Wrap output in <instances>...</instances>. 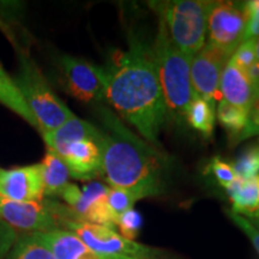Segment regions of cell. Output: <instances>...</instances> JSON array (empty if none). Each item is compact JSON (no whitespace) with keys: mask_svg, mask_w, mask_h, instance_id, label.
Returning <instances> with one entry per match:
<instances>
[{"mask_svg":"<svg viewBox=\"0 0 259 259\" xmlns=\"http://www.w3.org/2000/svg\"><path fill=\"white\" fill-rule=\"evenodd\" d=\"M105 70V97L145 142L158 143L167 119V107L158 78L154 52L137 38L118 52Z\"/></svg>","mask_w":259,"mask_h":259,"instance_id":"1","label":"cell"},{"mask_svg":"<svg viewBox=\"0 0 259 259\" xmlns=\"http://www.w3.org/2000/svg\"><path fill=\"white\" fill-rule=\"evenodd\" d=\"M102 173L114 189L138 190L145 197L161 193L162 173L167 164L163 154L139 139L107 109H101Z\"/></svg>","mask_w":259,"mask_h":259,"instance_id":"2","label":"cell"},{"mask_svg":"<svg viewBox=\"0 0 259 259\" xmlns=\"http://www.w3.org/2000/svg\"><path fill=\"white\" fill-rule=\"evenodd\" d=\"M153 52L168 113L186 115L194 96L191 82V61L193 58L178 48L161 18Z\"/></svg>","mask_w":259,"mask_h":259,"instance_id":"3","label":"cell"},{"mask_svg":"<svg viewBox=\"0 0 259 259\" xmlns=\"http://www.w3.org/2000/svg\"><path fill=\"white\" fill-rule=\"evenodd\" d=\"M42 135L53 131L74 116L72 111L54 94L36 64L22 56L14 79Z\"/></svg>","mask_w":259,"mask_h":259,"instance_id":"4","label":"cell"},{"mask_svg":"<svg viewBox=\"0 0 259 259\" xmlns=\"http://www.w3.org/2000/svg\"><path fill=\"white\" fill-rule=\"evenodd\" d=\"M211 5L212 2L203 0H176L156 4L170 38L181 52L191 58L205 46Z\"/></svg>","mask_w":259,"mask_h":259,"instance_id":"5","label":"cell"},{"mask_svg":"<svg viewBox=\"0 0 259 259\" xmlns=\"http://www.w3.org/2000/svg\"><path fill=\"white\" fill-rule=\"evenodd\" d=\"M63 227L76 234L83 244L99 255H124L137 259H154L158 251L125 239L114 229L80 220H66Z\"/></svg>","mask_w":259,"mask_h":259,"instance_id":"6","label":"cell"},{"mask_svg":"<svg viewBox=\"0 0 259 259\" xmlns=\"http://www.w3.org/2000/svg\"><path fill=\"white\" fill-rule=\"evenodd\" d=\"M108 190L109 187L96 181L87 184L83 189L69 183L59 197L66 202L77 220L108 227L115 231L118 218L107 200Z\"/></svg>","mask_w":259,"mask_h":259,"instance_id":"7","label":"cell"},{"mask_svg":"<svg viewBox=\"0 0 259 259\" xmlns=\"http://www.w3.org/2000/svg\"><path fill=\"white\" fill-rule=\"evenodd\" d=\"M246 23L247 19L244 4L212 2L208 17L209 44L232 57L239 45L244 41Z\"/></svg>","mask_w":259,"mask_h":259,"instance_id":"8","label":"cell"},{"mask_svg":"<svg viewBox=\"0 0 259 259\" xmlns=\"http://www.w3.org/2000/svg\"><path fill=\"white\" fill-rule=\"evenodd\" d=\"M0 220L16 231L47 233L60 229L50 200L16 202L0 196Z\"/></svg>","mask_w":259,"mask_h":259,"instance_id":"9","label":"cell"},{"mask_svg":"<svg viewBox=\"0 0 259 259\" xmlns=\"http://www.w3.org/2000/svg\"><path fill=\"white\" fill-rule=\"evenodd\" d=\"M231 56L211 44H206L191 61V82L194 93L209 102L221 101L220 82Z\"/></svg>","mask_w":259,"mask_h":259,"instance_id":"10","label":"cell"},{"mask_svg":"<svg viewBox=\"0 0 259 259\" xmlns=\"http://www.w3.org/2000/svg\"><path fill=\"white\" fill-rule=\"evenodd\" d=\"M67 93L82 102H93L105 96V70L92 63L70 56L60 60Z\"/></svg>","mask_w":259,"mask_h":259,"instance_id":"11","label":"cell"},{"mask_svg":"<svg viewBox=\"0 0 259 259\" xmlns=\"http://www.w3.org/2000/svg\"><path fill=\"white\" fill-rule=\"evenodd\" d=\"M0 196L16 202H38L45 196L40 163L4 170L0 174Z\"/></svg>","mask_w":259,"mask_h":259,"instance_id":"12","label":"cell"},{"mask_svg":"<svg viewBox=\"0 0 259 259\" xmlns=\"http://www.w3.org/2000/svg\"><path fill=\"white\" fill-rule=\"evenodd\" d=\"M73 179H93L102 173V155L100 145L93 141L71 143L60 155Z\"/></svg>","mask_w":259,"mask_h":259,"instance_id":"13","label":"cell"},{"mask_svg":"<svg viewBox=\"0 0 259 259\" xmlns=\"http://www.w3.org/2000/svg\"><path fill=\"white\" fill-rule=\"evenodd\" d=\"M220 93L222 100L247 113H250L252 103L257 96L247 73L232 59L228 60L222 72Z\"/></svg>","mask_w":259,"mask_h":259,"instance_id":"14","label":"cell"},{"mask_svg":"<svg viewBox=\"0 0 259 259\" xmlns=\"http://www.w3.org/2000/svg\"><path fill=\"white\" fill-rule=\"evenodd\" d=\"M102 130L97 128L92 122L77 118L76 115L53 131L42 135L48 149H52L59 155L71 143L78 141H93L100 145L102 141Z\"/></svg>","mask_w":259,"mask_h":259,"instance_id":"15","label":"cell"},{"mask_svg":"<svg viewBox=\"0 0 259 259\" xmlns=\"http://www.w3.org/2000/svg\"><path fill=\"white\" fill-rule=\"evenodd\" d=\"M226 191L233 203L232 211L247 219L259 212V174L248 179L236 177Z\"/></svg>","mask_w":259,"mask_h":259,"instance_id":"16","label":"cell"},{"mask_svg":"<svg viewBox=\"0 0 259 259\" xmlns=\"http://www.w3.org/2000/svg\"><path fill=\"white\" fill-rule=\"evenodd\" d=\"M37 234L56 259H84L90 252L78 236L66 229H56Z\"/></svg>","mask_w":259,"mask_h":259,"instance_id":"17","label":"cell"},{"mask_svg":"<svg viewBox=\"0 0 259 259\" xmlns=\"http://www.w3.org/2000/svg\"><path fill=\"white\" fill-rule=\"evenodd\" d=\"M40 166L44 178L45 196H60L61 191L69 184L70 171L66 163L56 151L47 148L46 155Z\"/></svg>","mask_w":259,"mask_h":259,"instance_id":"18","label":"cell"},{"mask_svg":"<svg viewBox=\"0 0 259 259\" xmlns=\"http://www.w3.org/2000/svg\"><path fill=\"white\" fill-rule=\"evenodd\" d=\"M0 103L38 130L37 122L31 114L30 109L28 108L22 94L19 93L15 80L5 72L2 66H0Z\"/></svg>","mask_w":259,"mask_h":259,"instance_id":"19","label":"cell"},{"mask_svg":"<svg viewBox=\"0 0 259 259\" xmlns=\"http://www.w3.org/2000/svg\"><path fill=\"white\" fill-rule=\"evenodd\" d=\"M186 118L189 124L203 137L210 138L215 128V103L206 101L194 93L192 102L186 111Z\"/></svg>","mask_w":259,"mask_h":259,"instance_id":"20","label":"cell"},{"mask_svg":"<svg viewBox=\"0 0 259 259\" xmlns=\"http://www.w3.org/2000/svg\"><path fill=\"white\" fill-rule=\"evenodd\" d=\"M5 259H56L37 233L17 236Z\"/></svg>","mask_w":259,"mask_h":259,"instance_id":"21","label":"cell"},{"mask_svg":"<svg viewBox=\"0 0 259 259\" xmlns=\"http://www.w3.org/2000/svg\"><path fill=\"white\" fill-rule=\"evenodd\" d=\"M218 118L220 124L228 132L229 139L236 142L247 125L248 113L231 105L225 100H221L218 108Z\"/></svg>","mask_w":259,"mask_h":259,"instance_id":"22","label":"cell"},{"mask_svg":"<svg viewBox=\"0 0 259 259\" xmlns=\"http://www.w3.org/2000/svg\"><path fill=\"white\" fill-rule=\"evenodd\" d=\"M232 166L235 176L241 179H248L259 174V139L246 148Z\"/></svg>","mask_w":259,"mask_h":259,"instance_id":"23","label":"cell"},{"mask_svg":"<svg viewBox=\"0 0 259 259\" xmlns=\"http://www.w3.org/2000/svg\"><path fill=\"white\" fill-rule=\"evenodd\" d=\"M142 198H145V194L143 192L130 189L111 187L108 190V194H107V200H108L109 206L116 215V218H119L122 212L127 211L128 209L134 208V204Z\"/></svg>","mask_w":259,"mask_h":259,"instance_id":"24","label":"cell"},{"mask_svg":"<svg viewBox=\"0 0 259 259\" xmlns=\"http://www.w3.org/2000/svg\"><path fill=\"white\" fill-rule=\"evenodd\" d=\"M142 222L143 221H142L141 213L132 208L119 216L116 227L120 229L121 236H124L127 240L135 241V238L142 228Z\"/></svg>","mask_w":259,"mask_h":259,"instance_id":"25","label":"cell"},{"mask_svg":"<svg viewBox=\"0 0 259 259\" xmlns=\"http://www.w3.org/2000/svg\"><path fill=\"white\" fill-rule=\"evenodd\" d=\"M231 59L244 70L247 71L254 63H257V56H255V37L248 38L242 41L239 47L236 48Z\"/></svg>","mask_w":259,"mask_h":259,"instance_id":"26","label":"cell"},{"mask_svg":"<svg viewBox=\"0 0 259 259\" xmlns=\"http://www.w3.org/2000/svg\"><path fill=\"white\" fill-rule=\"evenodd\" d=\"M206 170L210 171V173L213 174V177L216 178V180L219 181V184L222 187L227 189L233 181L235 180V171L233 169L232 164H229L228 162L221 160L220 157H213L211 161H210L208 168Z\"/></svg>","mask_w":259,"mask_h":259,"instance_id":"27","label":"cell"},{"mask_svg":"<svg viewBox=\"0 0 259 259\" xmlns=\"http://www.w3.org/2000/svg\"><path fill=\"white\" fill-rule=\"evenodd\" d=\"M242 4H244L246 19H247L244 35L245 41L259 36V0H250Z\"/></svg>","mask_w":259,"mask_h":259,"instance_id":"28","label":"cell"},{"mask_svg":"<svg viewBox=\"0 0 259 259\" xmlns=\"http://www.w3.org/2000/svg\"><path fill=\"white\" fill-rule=\"evenodd\" d=\"M226 213L228 215V218L231 219L232 221L234 222L246 235L248 236V239H250L251 242L254 246V248L259 253V228L258 227H255L250 220H247L246 218H244V216L232 211V210H226Z\"/></svg>","mask_w":259,"mask_h":259,"instance_id":"29","label":"cell"},{"mask_svg":"<svg viewBox=\"0 0 259 259\" xmlns=\"http://www.w3.org/2000/svg\"><path fill=\"white\" fill-rule=\"evenodd\" d=\"M17 231L0 220V259H5L17 240Z\"/></svg>","mask_w":259,"mask_h":259,"instance_id":"30","label":"cell"},{"mask_svg":"<svg viewBox=\"0 0 259 259\" xmlns=\"http://www.w3.org/2000/svg\"><path fill=\"white\" fill-rule=\"evenodd\" d=\"M257 135H259V96H255L250 113H248L247 125L242 131L240 137L236 139V142H240L242 139H247Z\"/></svg>","mask_w":259,"mask_h":259,"instance_id":"31","label":"cell"},{"mask_svg":"<svg viewBox=\"0 0 259 259\" xmlns=\"http://www.w3.org/2000/svg\"><path fill=\"white\" fill-rule=\"evenodd\" d=\"M255 56H257V61L259 63V36L255 37Z\"/></svg>","mask_w":259,"mask_h":259,"instance_id":"32","label":"cell"},{"mask_svg":"<svg viewBox=\"0 0 259 259\" xmlns=\"http://www.w3.org/2000/svg\"><path fill=\"white\" fill-rule=\"evenodd\" d=\"M3 171H4V169H2V168H0V174H2Z\"/></svg>","mask_w":259,"mask_h":259,"instance_id":"33","label":"cell"},{"mask_svg":"<svg viewBox=\"0 0 259 259\" xmlns=\"http://www.w3.org/2000/svg\"><path fill=\"white\" fill-rule=\"evenodd\" d=\"M257 96H259V88H258V90H257Z\"/></svg>","mask_w":259,"mask_h":259,"instance_id":"34","label":"cell"}]
</instances>
